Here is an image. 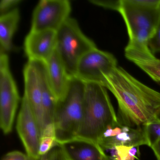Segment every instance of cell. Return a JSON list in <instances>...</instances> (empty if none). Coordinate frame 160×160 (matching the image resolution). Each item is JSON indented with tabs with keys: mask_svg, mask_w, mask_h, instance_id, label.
Listing matches in <instances>:
<instances>
[{
	"mask_svg": "<svg viewBox=\"0 0 160 160\" xmlns=\"http://www.w3.org/2000/svg\"><path fill=\"white\" fill-rule=\"evenodd\" d=\"M102 86L116 97L121 125L141 127L160 118V92L117 66L104 77Z\"/></svg>",
	"mask_w": 160,
	"mask_h": 160,
	"instance_id": "6da1fadb",
	"label": "cell"
},
{
	"mask_svg": "<svg viewBox=\"0 0 160 160\" xmlns=\"http://www.w3.org/2000/svg\"><path fill=\"white\" fill-rule=\"evenodd\" d=\"M107 89L95 83H85L82 122L78 138L98 144L106 130L120 125Z\"/></svg>",
	"mask_w": 160,
	"mask_h": 160,
	"instance_id": "7a4b0ae2",
	"label": "cell"
},
{
	"mask_svg": "<svg viewBox=\"0 0 160 160\" xmlns=\"http://www.w3.org/2000/svg\"><path fill=\"white\" fill-rule=\"evenodd\" d=\"M118 12L127 28L129 42L126 47L151 52L149 42L160 18V0H121Z\"/></svg>",
	"mask_w": 160,
	"mask_h": 160,
	"instance_id": "3957f363",
	"label": "cell"
},
{
	"mask_svg": "<svg viewBox=\"0 0 160 160\" xmlns=\"http://www.w3.org/2000/svg\"><path fill=\"white\" fill-rule=\"evenodd\" d=\"M85 83L71 78L66 95L58 102L53 124L58 145L77 137L82 122Z\"/></svg>",
	"mask_w": 160,
	"mask_h": 160,
	"instance_id": "277c9868",
	"label": "cell"
},
{
	"mask_svg": "<svg viewBox=\"0 0 160 160\" xmlns=\"http://www.w3.org/2000/svg\"><path fill=\"white\" fill-rule=\"evenodd\" d=\"M96 48L94 42L81 31L77 20L70 17L57 31L56 50L71 77H75L81 59Z\"/></svg>",
	"mask_w": 160,
	"mask_h": 160,
	"instance_id": "5b68a950",
	"label": "cell"
},
{
	"mask_svg": "<svg viewBox=\"0 0 160 160\" xmlns=\"http://www.w3.org/2000/svg\"><path fill=\"white\" fill-rule=\"evenodd\" d=\"M20 97L6 53H0V127L5 135L12 132Z\"/></svg>",
	"mask_w": 160,
	"mask_h": 160,
	"instance_id": "8992f818",
	"label": "cell"
},
{
	"mask_svg": "<svg viewBox=\"0 0 160 160\" xmlns=\"http://www.w3.org/2000/svg\"><path fill=\"white\" fill-rule=\"evenodd\" d=\"M112 54L97 48L86 54L78 62L75 77L85 83H95L102 86L104 77L118 66Z\"/></svg>",
	"mask_w": 160,
	"mask_h": 160,
	"instance_id": "52a82bcc",
	"label": "cell"
},
{
	"mask_svg": "<svg viewBox=\"0 0 160 160\" xmlns=\"http://www.w3.org/2000/svg\"><path fill=\"white\" fill-rule=\"evenodd\" d=\"M71 10L68 0H41L32 13L30 30L57 32L70 17Z\"/></svg>",
	"mask_w": 160,
	"mask_h": 160,
	"instance_id": "ba28073f",
	"label": "cell"
},
{
	"mask_svg": "<svg viewBox=\"0 0 160 160\" xmlns=\"http://www.w3.org/2000/svg\"><path fill=\"white\" fill-rule=\"evenodd\" d=\"M17 131L29 157L40 160L41 132L36 118L25 96H23L18 116Z\"/></svg>",
	"mask_w": 160,
	"mask_h": 160,
	"instance_id": "9c48e42d",
	"label": "cell"
},
{
	"mask_svg": "<svg viewBox=\"0 0 160 160\" xmlns=\"http://www.w3.org/2000/svg\"><path fill=\"white\" fill-rule=\"evenodd\" d=\"M98 144L104 151L118 146H148L143 126L131 127L121 124L108 128Z\"/></svg>",
	"mask_w": 160,
	"mask_h": 160,
	"instance_id": "30bf717a",
	"label": "cell"
},
{
	"mask_svg": "<svg viewBox=\"0 0 160 160\" xmlns=\"http://www.w3.org/2000/svg\"><path fill=\"white\" fill-rule=\"evenodd\" d=\"M24 94L36 118L41 132L45 128L42 102V91L35 61H28L23 70Z\"/></svg>",
	"mask_w": 160,
	"mask_h": 160,
	"instance_id": "8fae6325",
	"label": "cell"
},
{
	"mask_svg": "<svg viewBox=\"0 0 160 160\" xmlns=\"http://www.w3.org/2000/svg\"><path fill=\"white\" fill-rule=\"evenodd\" d=\"M57 32L30 31L24 41V50L28 60L46 62L56 50Z\"/></svg>",
	"mask_w": 160,
	"mask_h": 160,
	"instance_id": "7c38bea8",
	"label": "cell"
},
{
	"mask_svg": "<svg viewBox=\"0 0 160 160\" xmlns=\"http://www.w3.org/2000/svg\"><path fill=\"white\" fill-rule=\"evenodd\" d=\"M58 146L65 160H103L106 154L99 144L78 138Z\"/></svg>",
	"mask_w": 160,
	"mask_h": 160,
	"instance_id": "4fadbf2b",
	"label": "cell"
},
{
	"mask_svg": "<svg viewBox=\"0 0 160 160\" xmlns=\"http://www.w3.org/2000/svg\"><path fill=\"white\" fill-rule=\"evenodd\" d=\"M45 64L49 84L58 102H60L66 95L72 77L56 50Z\"/></svg>",
	"mask_w": 160,
	"mask_h": 160,
	"instance_id": "5bb4252c",
	"label": "cell"
},
{
	"mask_svg": "<svg viewBox=\"0 0 160 160\" xmlns=\"http://www.w3.org/2000/svg\"><path fill=\"white\" fill-rule=\"evenodd\" d=\"M35 61L42 88V102L45 127L47 125L52 124L54 122L58 101L49 84L44 62Z\"/></svg>",
	"mask_w": 160,
	"mask_h": 160,
	"instance_id": "9a60e30c",
	"label": "cell"
},
{
	"mask_svg": "<svg viewBox=\"0 0 160 160\" xmlns=\"http://www.w3.org/2000/svg\"><path fill=\"white\" fill-rule=\"evenodd\" d=\"M125 56L154 81L160 82V59L156 58L152 52H142L126 47Z\"/></svg>",
	"mask_w": 160,
	"mask_h": 160,
	"instance_id": "2e32d148",
	"label": "cell"
},
{
	"mask_svg": "<svg viewBox=\"0 0 160 160\" xmlns=\"http://www.w3.org/2000/svg\"><path fill=\"white\" fill-rule=\"evenodd\" d=\"M20 18L19 11L14 8L0 16V53L9 52L12 48V38Z\"/></svg>",
	"mask_w": 160,
	"mask_h": 160,
	"instance_id": "e0dca14e",
	"label": "cell"
},
{
	"mask_svg": "<svg viewBox=\"0 0 160 160\" xmlns=\"http://www.w3.org/2000/svg\"><path fill=\"white\" fill-rule=\"evenodd\" d=\"M58 145L54 124H48L45 127L41 134L39 146L40 156L49 153Z\"/></svg>",
	"mask_w": 160,
	"mask_h": 160,
	"instance_id": "ac0fdd59",
	"label": "cell"
},
{
	"mask_svg": "<svg viewBox=\"0 0 160 160\" xmlns=\"http://www.w3.org/2000/svg\"><path fill=\"white\" fill-rule=\"evenodd\" d=\"M109 151L110 156L114 160H135L140 156L139 147L118 146Z\"/></svg>",
	"mask_w": 160,
	"mask_h": 160,
	"instance_id": "d6986e66",
	"label": "cell"
},
{
	"mask_svg": "<svg viewBox=\"0 0 160 160\" xmlns=\"http://www.w3.org/2000/svg\"><path fill=\"white\" fill-rule=\"evenodd\" d=\"M143 126L148 147H151L160 139V119L151 122Z\"/></svg>",
	"mask_w": 160,
	"mask_h": 160,
	"instance_id": "ffe728a7",
	"label": "cell"
},
{
	"mask_svg": "<svg viewBox=\"0 0 160 160\" xmlns=\"http://www.w3.org/2000/svg\"><path fill=\"white\" fill-rule=\"evenodd\" d=\"M148 47L153 55L155 53H160V18L157 28L149 40Z\"/></svg>",
	"mask_w": 160,
	"mask_h": 160,
	"instance_id": "44dd1931",
	"label": "cell"
},
{
	"mask_svg": "<svg viewBox=\"0 0 160 160\" xmlns=\"http://www.w3.org/2000/svg\"><path fill=\"white\" fill-rule=\"evenodd\" d=\"M90 2L97 6L118 12L120 6L121 0H90Z\"/></svg>",
	"mask_w": 160,
	"mask_h": 160,
	"instance_id": "7402d4cb",
	"label": "cell"
},
{
	"mask_svg": "<svg viewBox=\"0 0 160 160\" xmlns=\"http://www.w3.org/2000/svg\"><path fill=\"white\" fill-rule=\"evenodd\" d=\"M21 0H1L0 2V15L4 14L12 8L21 2Z\"/></svg>",
	"mask_w": 160,
	"mask_h": 160,
	"instance_id": "603a6c76",
	"label": "cell"
},
{
	"mask_svg": "<svg viewBox=\"0 0 160 160\" xmlns=\"http://www.w3.org/2000/svg\"><path fill=\"white\" fill-rule=\"evenodd\" d=\"M28 156L27 154L19 151H13L4 155L2 160H26Z\"/></svg>",
	"mask_w": 160,
	"mask_h": 160,
	"instance_id": "cb8c5ba5",
	"label": "cell"
},
{
	"mask_svg": "<svg viewBox=\"0 0 160 160\" xmlns=\"http://www.w3.org/2000/svg\"><path fill=\"white\" fill-rule=\"evenodd\" d=\"M48 160H65L61 150L58 145L48 153Z\"/></svg>",
	"mask_w": 160,
	"mask_h": 160,
	"instance_id": "d4e9b609",
	"label": "cell"
},
{
	"mask_svg": "<svg viewBox=\"0 0 160 160\" xmlns=\"http://www.w3.org/2000/svg\"><path fill=\"white\" fill-rule=\"evenodd\" d=\"M157 160H160V139L156 141L151 147Z\"/></svg>",
	"mask_w": 160,
	"mask_h": 160,
	"instance_id": "484cf974",
	"label": "cell"
},
{
	"mask_svg": "<svg viewBox=\"0 0 160 160\" xmlns=\"http://www.w3.org/2000/svg\"><path fill=\"white\" fill-rule=\"evenodd\" d=\"M103 160H114L111 158V156L110 155H107V154L106 153L105 154L104 156L103 159Z\"/></svg>",
	"mask_w": 160,
	"mask_h": 160,
	"instance_id": "4316f807",
	"label": "cell"
},
{
	"mask_svg": "<svg viewBox=\"0 0 160 160\" xmlns=\"http://www.w3.org/2000/svg\"><path fill=\"white\" fill-rule=\"evenodd\" d=\"M48 153L41 156L40 160H48Z\"/></svg>",
	"mask_w": 160,
	"mask_h": 160,
	"instance_id": "83f0119b",
	"label": "cell"
},
{
	"mask_svg": "<svg viewBox=\"0 0 160 160\" xmlns=\"http://www.w3.org/2000/svg\"><path fill=\"white\" fill-rule=\"evenodd\" d=\"M26 160H37V159H33V158H31V157H29L28 156V158H27Z\"/></svg>",
	"mask_w": 160,
	"mask_h": 160,
	"instance_id": "f1b7e54d",
	"label": "cell"
},
{
	"mask_svg": "<svg viewBox=\"0 0 160 160\" xmlns=\"http://www.w3.org/2000/svg\"></svg>",
	"mask_w": 160,
	"mask_h": 160,
	"instance_id": "f546056e",
	"label": "cell"
}]
</instances>
